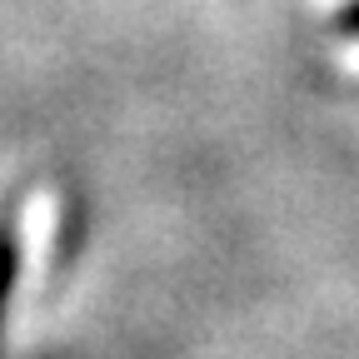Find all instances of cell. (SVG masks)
<instances>
[{"label":"cell","instance_id":"obj_1","mask_svg":"<svg viewBox=\"0 0 359 359\" xmlns=\"http://www.w3.org/2000/svg\"><path fill=\"white\" fill-rule=\"evenodd\" d=\"M11 280H15V240L0 230V304L11 294Z\"/></svg>","mask_w":359,"mask_h":359}]
</instances>
